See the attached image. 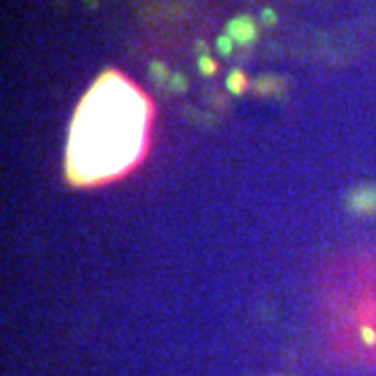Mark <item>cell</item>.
Masks as SVG:
<instances>
[{"instance_id":"5b68a950","label":"cell","mask_w":376,"mask_h":376,"mask_svg":"<svg viewBox=\"0 0 376 376\" xmlns=\"http://www.w3.org/2000/svg\"><path fill=\"white\" fill-rule=\"evenodd\" d=\"M217 46H220V50H222L224 55H228V53H230V38H228V36H222V38L217 40Z\"/></svg>"},{"instance_id":"3957f363","label":"cell","mask_w":376,"mask_h":376,"mask_svg":"<svg viewBox=\"0 0 376 376\" xmlns=\"http://www.w3.org/2000/svg\"><path fill=\"white\" fill-rule=\"evenodd\" d=\"M228 86H230V90H232L235 95H240V92L245 90V75H242L240 71H235V73L230 75Z\"/></svg>"},{"instance_id":"7a4b0ae2","label":"cell","mask_w":376,"mask_h":376,"mask_svg":"<svg viewBox=\"0 0 376 376\" xmlns=\"http://www.w3.org/2000/svg\"><path fill=\"white\" fill-rule=\"evenodd\" d=\"M230 36H235L239 42H251L255 38V26L249 19H240L230 23Z\"/></svg>"},{"instance_id":"6da1fadb","label":"cell","mask_w":376,"mask_h":376,"mask_svg":"<svg viewBox=\"0 0 376 376\" xmlns=\"http://www.w3.org/2000/svg\"><path fill=\"white\" fill-rule=\"evenodd\" d=\"M349 205L358 213H368L376 209V190L375 188H360L349 197Z\"/></svg>"},{"instance_id":"277c9868","label":"cell","mask_w":376,"mask_h":376,"mask_svg":"<svg viewBox=\"0 0 376 376\" xmlns=\"http://www.w3.org/2000/svg\"><path fill=\"white\" fill-rule=\"evenodd\" d=\"M199 65H201V71H203V73H213V71H215V63H213L211 59H207V57H203V59L199 61Z\"/></svg>"}]
</instances>
